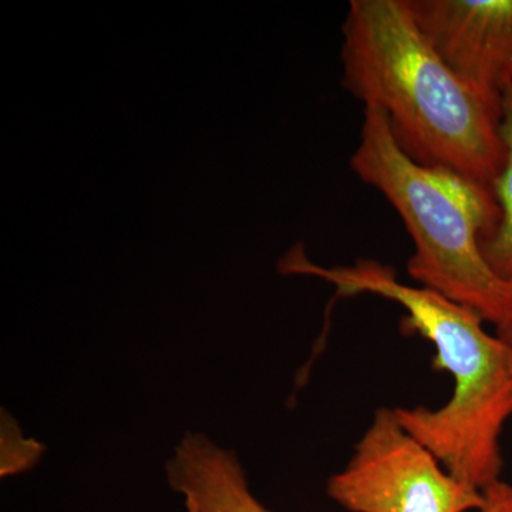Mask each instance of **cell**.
<instances>
[{
  "mask_svg": "<svg viewBox=\"0 0 512 512\" xmlns=\"http://www.w3.org/2000/svg\"><path fill=\"white\" fill-rule=\"evenodd\" d=\"M278 272L323 279L338 298L367 293L402 306L400 326L434 346V366L453 377V393L439 409L393 407L394 416L457 480L481 491L501 480V439L512 417V356L485 330L483 316L439 292L403 284L392 266L376 259L315 264L302 242L279 259Z\"/></svg>",
  "mask_w": 512,
  "mask_h": 512,
  "instance_id": "obj_1",
  "label": "cell"
},
{
  "mask_svg": "<svg viewBox=\"0 0 512 512\" xmlns=\"http://www.w3.org/2000/svg\"><path fill=\"white\" fill-rule=\"evenodd\" d=\"M342 35V86L386 113L399 146L417 163L491 187L505 163L503 106L458 79L421 32L409 0H352Z\"/></svg>",
  "mask_w": 512,
  "mask_h": 512,
  "instance_id": "obj_2",
  "label": "cell"
},
{
  "mask_svg": "<svg viewBox=\"0 0 512 512\" xmlns=\"http://www.w3.org/2000/svg\"><path fill=\"white\" fill-rule=\"evenodd\" d=\"M349 165L402 218L414 249L407 271L419 286L473 309L495 328L512 318V285L495 274L483 252L500 218L490 185L417 163L379 107H365Z\"/></svg>",
  "mask_w": 512,
  "mask_h": 512,
  "instance_id": "obj_3",
  "label": "cell"
},
{
  "mask_svg": "<svg viewBox=\"0 0 512 512\" xmlns=\"http://www.w3.org/2000/svg\"><path fill=\"white\" fill-rule=\"evenodd\" d=\"M326 493L349 512H470L483 491L457 480L436 456L380 407Z\"/></svg>",
  "mask_w": 512,
  "mask_h": 512,
  "instance_id": "obj_4",
  "label": "cell"
},
{
  "mask_svg": "<svg viewBox=\"0 0 512 512\" xmlns=\"http://www.w3.org/2000/svg\"><path fill=\"white\" fill-rule=\"evenodd\" d=\"M409 6L458 79L503 106L512 86V0H409Z\"/></svg>",
  "mask_w": 512,
  "mask_h": 512,
  "instance_id": "obj_5",
  "label": "cell"
},
{
  "mask_svg": "<svg viewBox=\"0 0 512 512\" xmlns=\"http://www.w3.org/2000/svg\"><path fill=\"white\" fill-rule=\"evenodd\" d=\"M165 471L171 488L183 495L187 512H274L249 490L237 454L202 434H185Z\"/></svg>",
  "mask_w": 512,
  "mask_h": 512,
  "instance_id": "obj_6",
  "label": "cell"
},
{
  "mask_svg": "<svg viewBox=\"0 0 512 512\" xmlns=\"http://www.w3.org/2000/svg\"><path fill=\"white\" fill-rule=\"evenodd\" d=\"M501 136L505 144V163L491 184L500 218L491 234L484 238L483 252L495 274L512 285V86L503 94Z\"/></svg>",
  "mask_w": 512,
  "mask_h": 512,
  "instance_id": "obj_7",
  "label": "cell"
},
{
  "mask_svg": "<svg viewBox=\"0 0 512 512\" xmlns=\"http://www.w3.org/2000/svg\"><path fill=\"white\" fill-rule=\"evenodd\" d=\"M478 512H512V484L501 478L485 487Z\"/></svg>",
  "mask_w": 512,
  "mask_h": 512,
  "instance_id": "obj_8",
  "label": "cell"
},
{
  "mask_svg": "<svg viewBox=\"0 0 512 512\" xmlns=\"http://www.w3.org/2000/svg\"><path fill=\"white\" fill-rule=\"evenodd\" d=\"M495 335L503 340L504 345L510 350L512 356V318L508 320V322H505L504 325L498 326Z\"/></svg>",
  "mask_w": 512,
  "mask_h": 512,
  "instance_id": "obj_9",
  "label": "cell"
}]
</instances>
